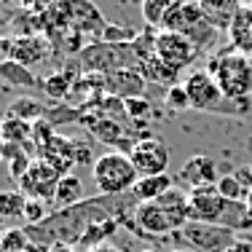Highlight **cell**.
Wrapping results in <instances>:
<instances>
[{"mask_svg":"<svg viewBox=\"0 0 252 252\" xmlns=\"http://www.w3.org/2000/svg\"><path fill=\"white\" fill-rule=\"evenodd\" d=\"M188 212L193 223H209V225H225L231 231H244L247 225V204L231 201L218 193L215 185L188 190Z\"/></svg>","mask_w":252,"mask_h":252,"instance_id":"6da1fadb","label":"cell"},{"mask_svg":"<svg viewBox=\"0 0 252 252\" xmlns=\"http://www.w3.org/2000/svg\"><path fill=\"white\" fill-rule=\"evenodd\" d=\"M207 70L223 89L225 99L242 102L252 94V57L242 54L236 46L215 51L207 59Z\"/></svg>","mask_w":252,"mask_h":252,"instance_id":"7a4b0ae2","label":"cell"},{"mask_svg":"<svg viewBox=\"0 0 252 252\" xmlns=\"http://www.w3.org/2000/svg\"><path fill=\"white\" fill-rule=\"evenodd\" d=\"M92 180L102 196H118V193H129L134 188L137 180H140V172H137V166H134L129 153L107 151V153L94 158Z\"/></svg>","mask_w":252,"mask_h":252,"instance_id":"3957f363","label":"cell"},{"mask_svg":"<svg viewBox=\"0 0 252 252\" xmlns=\"http://www.w3.org/2000/svg\"><path fill=\"white\" fill-rule=\"evenodd\" d=\"M83 73H116L124 67H137V51L131 43H94L78 51Z\"/></svg>","mask_w":252,"mask_h":252,"instance_id":"277c9868","label":"cell"},{"mask_svg":"<svg viewBox=\"0 0 252 252\" xmlns=\"http://www.w3.org/2000/svg\"><path fill=\"white\" fill-rule=\"evenodd\" d=\"M175 239L185 242L188 247L199 250V252H228L236 242V231L225 225H209V223H193L190 220L185 228L172 231Z\"/></svg>","mask_w":252,"mask_h":252,"instance_id":"5b68a950","label":"cell"},{"mask_svg":"<svg viewBox=\"0 0 252 252\" xmlns=\"http://www.w3.org/2000/svg\"><path fill=\"white\" fill-rule=\"evenodd\" d=\"M199 49L196 43L183 32H166V30H158L156 35V57L166 64L169 70H175L180 75L183 70H188L190 64L199 59Z\"/></svg>","mask_w":252,"mask_h":252,"instance_id":"8992f818","label":"cell"},{"mask_svg":"<svg viewBox=\"0 0 252 252\" xmlns=\"http://www.w3.org/2000/svg\"><path fill=\"white\" fill-rule=\"evenodd\" d=\"M131 161H134L140 177H153V175H166L169 172V148L158 137H142L131 145Z\"/></svg>","mask_w":252,"mask_h":252,"instance_id":"52a82bcc","label":"cell"},{"mask_svg":"<svg viewBox=\"0 0 252 252\" xmlns=\"http://www.w3.org/2000/svg\"><path fill=\"white\" fill-rule=\"evenodd\" d=\"M59 177L62 175H59L51 164H46L43 158H35L32 166L27 169V175L19 180V190L27 196V199H38V201L54 204Z\"/></svg>","mask_w":252,"mask_h":252,"instance_id":"ba28073f","label":"cell"},{"mask_svg":"<svg viewBox=\"0 0 252 252\" xmlns=\"http://www.w3.org/2000/svg\"><path fill=\"white\" fill-rule=\"evenodd\" d=\"M183 86L188 92V99H190L193 110H218V105L225 99L223 89L209 75V70H193V73H188Z\"/></svg>","mask_w":252,"mask_h":252,"instance_id":"9c48e42d","label":"cell"},{"mask_svg":"<svg viewBox=\"0 0 252 252\" xmlns=\"http://www.w3.org/2000/svg\"><path fill=\"white\" fill-rule=\"evenodd\" d=\"M175 231L158 201H142L134 212V233L142 239H161Z\"/></svg>","mask_w":252,"mask_h":252,"instance_id":"30bf717a","label":"cell"},{"mask_svg":"<svg viewBox=\"0 0 252 252\" xmlns=\"http://www.w3.org/2000/svg\"><path fill=\"white\" fill-rule=\"evenodd\" d=\"M220 180L218 175V161L209 158V156H190L188 161L183 164V169L177 172V183H185L188 190L193 188H207V185H215Z\"/></svg>","mask_w":252,"mask_h":252,"instance_id":"8fae6325","label":"cell"},{"mask_svg":"<svg viewBox=\"0 0 252 252\" xmlns=\"http://www.w3.org/2000/svg\"><path fill=\"white\" fill-rule=\"evenodd\" d=\"M35 158H43L46 164H51L59 175H70L73 166L78 164L75 161V140L62 134H54L43 148H38V156Z\"/></svg>","mask_w":252,"mask_h":252,"instance_id":"7c38bea8","label":"cell"},{"mask_svg":"<svg viewBox=\"0 0 252 252\" xmlns=\"http://www.w3.org/2000/svg\"><path fill=\"white\" fill-rule=\"evenodd\" d=\"M199 22H204V11L199 0H175L166 11L164 22H161V30L166 32H188L190 27H196Z\"/></svg>","mask_w":252,"mask_h":252,"instance_id":"4fadbf2b","label":"cell"},{"mask_svg":"<svg viewBox=\"0 0 252 252\" xmlns=\"http://www.w3.org/2000/svg\"><path fill=\"white\" fill-rule=\"evenodd\" d=\"M145 83L148 81L140 75V70H137V67H124V70H116V73H107L105 75V92L113 94V97H121V99L142 97Z\"/></svg>","mask_w":252,"mask_h":252,"instance_id":"5bb4252c","label":"cell"},{"mask_svg":"<svg viewBox=\"0 0 252 252\" xmlns=\"http://www.w3.org/2000/svg\"><path fill=\"white\" fill-rule=\"evenodd\" d=\"M161 204V209L166 212V218H169V223L175 231L180 228H185L190 223V212H188V190L180 188V185H172L169 190H166L164 196H158L156 199Z\"/></svg>","mask_w":252,"mask_h":252,"instance_id":"9a60e30c","label":"cell"},{"mask_svg":"<svg viewBox=\"0 0 252 252\" xmlns=\"http://www.w3.org/2000/svg\"><path fill=\"white\" fill-rule=\"evenodd\" d=\"M199 3H201V11H204V19L212 27H218L220 32H228L233 25V19H236L239 11H242V3H239V0H199Z\"/></svg>","mask_w":252,"mask_h":252,"instance_id":"2e32d148","label":"cell"},{"mask_svg":"<svg viewBox=\"0 0 252 252\" xmlns=\"http://www.w3.org/2000/svg\"><path fill=\"white\" fill-rule=\"evenodd\" d=\"M46 51H49V46H46V40L38 38V35H25V38H16L14 43H8L11 59H16V62H22V64L43 62Z\"/></svg>","mask_w":252,"mask_h":252,"instance_id":"e0dca14e","label":"cell"},{"mask_svg":"<svg viewBox=\"0 0 252 252\" xmlns=\"http://www.w3.org/2000/svg\"><path fill=\"white\" fill-rule=\"evenodd\" d=\"M137 70H140V75L145 78L148 83H158V86H166V89L177 83V73L166 67V64L156 57V54L140 59V62H137Z\"/></svg>","mask_w":252,"mask_h":252,"instance_id":"ac0fdd59","label":"cell"},{"mask_svg":"<svg viewBox=\"0 0 252 252\" xmlns=\"http://www.w3.org/2000/svg\"><path fill=\"white\" fill-rule=\"evenodd\" d=\"M83 201V183L78 175H62L57 185V196H54V209H67Z\"/></svg>","mask_w":252,"mask_h":252,"instance_id":"d6986e66","label":"cell"},{"mask_svg":"<svg viewBox=\"0 0 252 252\" xmlns=\"http://www.w3.org/2000/svg\"><path fill=\"white\" fill-rule=\"evenodd\" d=\"M228 35H231V46H236L242 54L252 57V5L239 11V16L233 19Z\"/></svg>","mask_w":252,"mask_h":252,"instance_id":"ffe728a7","label":"cell"},{"mask_svg":"<svg viewBox=\"0 0 252 252\" xmlns=\"http://www.w3.org/2000/svg\"><path fill=\"white\" fill-rule=\"evenodd\" d=\"M0 78H3L5 83H11V86H19V89H35L38 86V78L32 75V70H30L27 64L11 59V57L0 59Z\"/></svg>","mask_w":252,"mask_h":252,"instance_id":"44dd1931","label":"cell"},{"mask_svg":"<svg viewBox=\"0 0 252 252\" xmlns=\"http://www.w3.org/2000/svg\"><path fill=\"white\" fill-rule=\"evenodd\" d=\"M175 185V177L166 172V175H153V177H140L137 180V185L131 190H134V196L142 201H156L158 196H164L166 190Z\"/></svg>","mask_w":252,"mask_h":252,"instance_id":"7402d4cb","label":"cell"},{"mask_svg":"<svg viewBox=\"0 0 252 252\" xmlns=\"http://www.w3.org/2000/svg\"><path fill=\"white\" fill-rule=\"evenodd\" d=\"M0 137L3 142H14V145H27V140H32V124L25 121V118L16 116H5L3 118V129H0Z\"/></svg>","mask_w":252,"mask_h":252,"instance_id":"603a6c76","label":"cell"},{"mask_svg":"<svg viewBox=\"0 0 252 252\" xmlns=\"http://www.w3.org/2000/svg\"><path fill=\"white\" fill-rule=\"evenodd\" d=\"M78 75H70V73H51L46 78L40 86H43L46 97L54 99V102H64L70 97V92H73V83H75Z\"/></svg>","mask_w":252,"mask_h":252,"instance_id":"cb8c5ba5","label":"cell"},{"mask_svg":"<svg viewBox=\"0 0 252 252\" xmlns=\"http://www.w3.org/2000/svg\"><path fill=\"white\" fill-rule=\"evenodd\" d=\"M8 113H11V116H16V118H25V121H30V124H35V121H40V118H46L49 107H46L43 102H38V99L19 97L14 105L8 107Z\"/></svg>","mask_w":252,"mask_h":252,"instance_id":"d4e9b609","label":"cell"},{"mask_svg":"<svg viewBox=\"0 0 252 252\" xmlns=\"http://www.w3.org/2000/svg\"><path fill=\"white\" fill-rule=\"evenodd\" d=\"M25 204H27V196L22 193L19 188L16 190H0V218L3 220L22 218V215H25Z\"/></svg>","mask_w":252,"mask_h":252,"instance_id":"484cf974","label":"cell"},{"mask_svg":"<svg viewBox=\"0 0 252 252\" xmlns=\"http://www.w3.org/2000/svg\"><path fill=\"white\" fill-rule=\"evenodd\" d=\"M185 35H188V38L196 43V49H199V51L204 54V51H209L215 43H218V35H220V30H218V27H212L207 19H204V22H199L196 27H190Z\"/></svg>","mask_w":252,"mask_h":252,"instance_id":"4316f807","label":"cell"},{"mask_svg":"<svg viewBox=\"0 0 252 252\" xmlns=\"http://www.w3.org/2000/svg\"><path fill=\"white\" fill-rule=\"evenodd\" d=\"M215 188H218V193L223 196V199H231V201H247V193H250V190L242 185V180L233 175V172L220 175V180L215 183Z\"/></svg>","mask_w":252,"mask_h":252,"instance_id":"83f0119b","label":"cell"},{"mask_svg":"<svg viewBox=\"0 0 252 252\" xmlns=\"http://www.w3.org/2000/svg\"><path fill=\"white\" fill-rule=\"evenodd\" d=\"M175 3V0H142V19H145L148 27L153 30H161V22H164L166 11H169V5Z\"/></svg>","mask_w":252,"mask_h":252,"instance_id":"f1b7e54d","label":"cell"},{"mask_svg":"<svg viewBox=\"0 0 252 252\" xmlns=\"http://www.w3.org/2000/svg\"><path fill=\"white\" fill-rule=\"evenodd\" d=\"M30 236L25 228H8V231L3 233V239H0V252H22L30 247Z\"/></svg>","mask_w":252,"mask_h":252,"instance_id":"f546056e","label":"cell"},{"mask_svg":"<svg viewBox=\"0 0 252 252\" xmlns=\"http://www.w3.org/2000/svg\"><path fill=\"white\" fill-rule=\"evenodd\" d=\"M164 105L169 107V110H175V113L188 110V107H190V99H188V92H185L183 83H175V86L166 89V92H164Z\"/></svg>","mask_w":252,"mask_h":252,"instance_id":"4dcf8cb0","label":"cell"},{"mask_svg":"<svg viewBox=\"0 0 252 252\" xmlns=\"http://www.w3.org/2000/svg\"><path fill=\"white\" fill-rule=\"evenodd\" d=\"M140 32L129 27H116V25H105L102 27V43H131Z\"/></svg>","mask_w":252,"mask_h":252,"instance_id":"1f68e13d","label":"cell"},{"mask_svg":"<svg viewBox=\"0 0 252 252\" xmlns=\"http://www.w3.org/2000/svg\"><path fill=\"white\" fill-rule=\"evenodd\" d=\"M54 134H57V131H54V124L49 121V118H40V121H35V124H32V142H35V151H38V148H43Z\"/></svg>","mask_w":252,"mask_h":252,"instance_id":"d6a6232c","label":"cell"},{"mask_svg":"<svg viewBox=\"0 0 252 252\" xmlns=\"http://www.w3.org/2000/svg\"><path fill=\"white\" fill-rule=\"evenodd\" d=\"M124 105H126V116H129L131 121H142V118L151 113V102L145 97H129V99H124Z\"/></svg>","mask_w":252,"mask_h":252,"instance_id":"836d02e7","label":"cell"},{"mask_svg":"<svg viewBox=\"0 0 252 252\" xmlns=\"http://www.w3.org/2000/svg\"><path fill=\"white\" fill-rule=\"evenodd\" d=\"M46 201H38V199H27L25 204V215L22 218L27 220V225H35V223H40V220H46L49 218V212H46V207H43Z\"/></svg>","mask_w":252,"mask_h":252,"instance_id":"e575fe53","label":"cell"},{"mask_svg":"<svg viewBox=\"0 0 252 252\" xmlns=\"http://www.w3.org/2000/svg\"><path fill=\"white\" fill-rule=\"evenodd\" d=\"M233 175H236L239 180H242V185H244V188L252 190V161H250V164H244V166H239V169L233 172Z\"/></svg>","mask_w":252,"mask_h":252,"instance_id":"d590c367","label":"cell"},{"mask_svg":"<svg viewBox=\"0 0 252 252\" xmlns=\"http://www.w3.org/2000/svg\"><path fill=\"white\" fill-rule=\"evenodd\" d=\"M86 252H126L124 247H116V244H110V242H105V244H97V247H92V250H86Z\"/></svg>","mask_w":252,"mask_h":252,"instance_id":"8d00e7d4","label":"cell"},{"mask_svg":"<svg viewBox=\"0 0 252 252\" xmlns=\"http://www.w3.org/2000/svg\"><path fill=\"white\" fill-rule=\"evenodd\" d=\"M228 252H252V242H247V239H236Z\"/></svg>","mask_w":252,"mask_h":252,"instance_id":"74e56055","label":"cell"},{"mask_svg":"<svg viewBox=\"0 0 252 252\" xmlns=\"http://www.w3.org/2000/svg\"><path fill=\"white\" fill-rule=\"evenodd\" d=\"M46 252H81L78 247H70V244H54V247H49Z\"/></svg>","mask_w":252,"mask_h":252,"instance_id":"f35d334b","label":"cell"},{"mask_svg":"<svg viewBox=\"0 0 252 252\" xmlns=\"http://www.w3.org/2000/svg\"><path fill=\"white\" fill-rule=\"evenodd\" d=\"M244 204H247V225L252 228V190L247 193V201H244Z\"/></svg>","mask_w":252,"mask_h":252,"instance_id":"ab89813d","label":"cell"},{"mask_svg":"<svg viewBox=\"0 0 252 252\" xmlns=\"http://www.w3.org/2000/svg\"><path fill=\"white\" fill-rule=\"evenodd\" d=\"M22 252H46L43 247H38V244H30V247L27 250H22Z\"/></svg>","mask_w":252,"mask_h":252,"instance_id":"60d3db41","label":"cell"},{"mask_svg":"<svg viewBox=\"0 0 252 252\" xmlns=\"http://www.w3.org/2000/svg\"><path fill=\"white\" fill-rule=\"evenodd\" d=\"M5 231H8V228H5V220L0 218V239H3V233H5Z\"/></svg>","mask_w":252,"mask_h":252,"instance_id":"b9f144b4","label":"cell"},{"mask_svg":"<svg viewBox=\"0 0 252 252\" xmlns=\"http://www.w3.org/2000/svg\"><path fill=\"white\" fill-rule=\"evenodd\" d=\"M239 3H242V8H250V5H252V0H239Z\"/></svg>","mask_w":252,"mask_h":252,"instance_id":"7bdbcfd3","label":"cell"},{"mask_svg":"<svg viewBox=\"0 0 252 252\" xmlns=\"http://www.w3.org/2000/svg\"><path fill=\"white\" fill-rule=\"evenodd\" d=\"M172 252H188V250H180V247H175V250H172Z\"/></svg>","mask_w":252,"mask_h":252,"instance_id":"ee69618b","label":"cell"},{"mask_svg":"<svg viewBox=\"0 0 252 252\" xmlns=\"http://www.w3.org/2000/svg\"><path fill=\"white\" fill-rule=\"evenodd\" d=\"M140 252H156V250H140Z\"/></svg>","mask_w":252,"mask_h":252,"instance_id":"f6af8a7d","label":"cell"},{"mask_svg":"<svg viewBox=\"0 0 252 252\" xmlns=\"http://www.w3.org/2000/svg\"><path fill=\"white\" fill-rule=\"evenodd\" d=\"M0 129H3V121H0ZM0 140H3V137H0Z\"/></svg>","mask_w":252,"mask_h":252,"instance_id":"bcb514c9","label":"cell"}]
</instances>
